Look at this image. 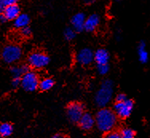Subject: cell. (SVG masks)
<instances>
[{"instance_id": "cell-1", "label": "cell", "mask_w": 150, "mask_h": 138, "mask_svg": "<svg viewBox=\"0 0 150 138\" xmlns=\"http://www.w3.org/2000/svg\"><path fill=\"white\" fill-rule=\"evenodd\" d=\"M117 120V119L115 112L104 107L97 113L95 117V125L101 132L107 133L113 130L115 128Z\"/></svg>"}, {"instance_id": "cell-2", "label": "cell", "mask_w": 150, "mask_h": 138, "mask_svg": "<svg viewBox=\"0 0 150 138\" xmlns=\"http://www.w3.org/2000/svg\"><path fill=\"white\" fill-rule=\"evenodd\" d=\"M113 93V85L112 81L105 80L101 85L95 96V102L97 105L104 108L109 105L112 100Z\"/></svg>"}, {"instance_id": "cell-3", "label": "cell", "mask_w": 150, "mask_h": 138, "mask_svg": "<svg viewBox=\"0 0 150 138\" xmlns=\"http://www.w3.org/2000/svg\"><path fill=\"white\" fill-rule=\"evenodd\" d=\"M22 57V50L16 45H7L3 49L2 58L6 63H15Z\"/></svg>"}, {"instance_id": "cell-4", "label": "cell", "mask_w": 150, "mask_h": 138, "mask_svg": "<svg viewBox=\"0 0 150 138\" xmlns=\"http://www.w3.org/2000/svg\"><path fill=\"white\" fill-rule=\"evenodd\" d=\"M39 78L34 71H27L21 78V86L27 92H33L38 88Z\"/></svg>"}, {"instance_id": "cell-5", "label": "cell", "mask_w": 150, "mask_h": 138, "mask_svg": "<svg viewBox=\"0 0 150 138\" xmlns=\"http://www.w3.org/2000/svg\"><path fill=\"white\" fill-rule=\"evenodd\" d=\"M49 62V57L40 51L33 52L28 58V63L34 69H42L46 67Z\"/></svg>"}, {"instance_id": "cell-6", "label": "cell", "mask_w": 150, "mask_h": 138, "mask_svg": "<svg viewBox=\"0 0 150 138\" xmlns=\"http://www.w3.org/2000/svg\"><path fill=\"white\" fill-rule=\"evenodd\" d=\"M133 101L129 99H126L123 101H117L114 105V112L117 117L125 119L129 117L133 111Z\"/></svg>"}, {"instance_id": "cell-7", "label": "cell", "mask_w": 150, "mask_h": 138, "mask_svg": "<svg viewBox=\"0 0 150 138\" xmlns=\"http://www.w3.org/2000/svg\"><path fill=\"white\" fill-rule=\"evenodd\" d=\"M84 105L79 102H72L67 107V113L69 121L72 122H78L84 114Z\"/></svg>"}, {"instance_id": "cell-8", "label": "cell", "mask_w": 150, "mask_h": 138, "mask_svg": "<svg viewBox=\"0 0 150 138\" xmlns=\"http://www.w3.org/2000/svg\"><path fill=\"white\" fill-rule=\"evenodd\" d=\"M76 59L78 63L82 66H88L94 60V54L89 48H84L78 51Z\"/></svg>"}, {"instance_id": "cell-9", "label": "cell", "mask_w": 150, "mask_h": 138, "mask_svg": "<svg viewBox=\"0 0 150 138\" xmlns=\"http://www.w3.org/2000/svg\"><path fill=\"white\" fill-rule=\"evenodd\" d=\"M79 126L81 127V130H90L93 129V127L95 125V118L93 117L89 113H84V114L81 116L80 120L78 121Z\"/></svg>"}, {"instance_id": "cell-10", "label": "cell", "mask_w": 150, "mask_h": 138, "mask_svg": "<svg viewBox=\"0 0 150 138\" xmlns=\"http://www.w3.org/2000/svg\"><path fill=\"white\" fill-rule=\"evenodd\" d=\"M3 14L7 20H15L20 15V8L16 4L8 5L5 6Z\"/></svg>"}, {"instance_id": "cell-11", "label": "cell", "mask_w": 150, "mask_h": 138, "mask_svg": "<svg viewBox=\"0 0 150 138\" xmlns=\"http://www.w3.org/2000/svg\"><path fill=\"white\" fill-rule=\"evenodd\" d=\"M85 22H86V16L83 13H78L74 15L71 20L73 29L75 31L80 32L84 30L85 26Z\"/></svg>"}, {"instance_id": "cell-12", "label": "cell", "mask_w": 150, "mask_h": 138, "mask_svg": "<svg viewBox=\"0 0 150 138\" xmlns=\"http://www.w3.org/2000/svg\"><path fill=\"white\" fill-rule=\"evenodd\" d=\"M99 23H100L99 16L98 15H91L87 18H86L84 30L89 32L94 31L99 26Z\"/></svg>"}, {"instance_id": "cell-13", "label": "cell", "mask_w": 150, "mask_h": 138, "mask_svg": "<svg viewBox=\"0 0 150 138\" xmlns=\"http://www.w3.org/2000/svg\"><path fill=\"white\" fill-rule=\"evenodd\" d=\"M94 61L98 65L106 64L110 61V54L105 49H99L94 54Z\"/></svg>"}, {"instance_id": "cell-14", "label": "cell", "mask_w": 150, "mask_h": 138, "mask_svg": "<svg viewBox=\"0 0 150 138\" xmlns=\"http://www.w3.org/2000/svg\"><path fill=\"white\" fill-rule=\"evenodd\" d=\"M14 22V25L17 29H22L25 26H28L30 23V18L29 16L26 14H20Z\"/></svg>"}, {"instance_id": "cell-15", "label": "cell", "mask_w": 150, "mask_h": 138, "mask_svg": "<svg viewBox=\"0 0 150 138\" xmlns=\"http://www.w3.org/2000/svg\"><path fill=\"white\" fill-rule=\"evenodd\" d=\"M137 53L140 62L142 63H146L149 60V54L146 50V44L144 42H141V43L139 44Z\"/></svg>"}, {"instance_id": "cell-16", "label": "cell", "mask_w": 150, "mask_h": 138, "mask_svg": "<svg viewBox=\"0 0 150 138\" xmlns=\"http://www.w3.org/2000/svg\"><path fill=\"white\" fill-rule=\"evenodd\" d=\"M29 69L26 66H15L12 67L11 72L14 78H22V76Z\"/></svg>"}, {"instance_id": "cell-17", "label": "cell", "mask_w": 150, "mask_h": 138, "mask_svg": "<svg viewBox=\"0 0 150 138\" xmlns=\"http://www.w3.org/2000/svg\"><path fill=\"white\" fill-rule=\"evenodd\" d=\"M54 80L52 78H45L39 81L38 88H40L43 91H47V90H50L54 86Z\"/></svg>"}, {"instance_id": "cell-18", "label": "cell", "mask_w": 150, "mask_h": 138, "mask_svg": "<svg viewBox=\"0 0 150 138\" xmlns=\"http://www.w3.org/2000/svg\"><path fill=\"white\" fill-rule=\"evenodd\" d=\"M13 127L11 124L3 123L0 125V135L2 137H7L11 135Z\"/></svg>"}, {"instance_id": "cell-19", "label": "cell", "mask_w": 150, "mask_h": 138, "mask_svg": "<svg viewBox=\"0 0 150 138\" xmlns=\"http://www.w3.org/2000/svg\"><path fill=\"white\" fill-rule=\"evenodd\" d=\"M121 138H133L135 137V131L130 128H124L120 131Z\"/></svg>"}, {"instance_id": "cell-20", "label": "cell", "mask_w": 150, "mask_h": 138, "mask_svg": "<svg viewBox=\"0 0 150 138\" xmlns=\"http://www.w3.org/2000/svg\"><path fill=\"white\" fill-rule=\"evenodd\" d=\"M64 36L65 38L68 41L73 40L75 38V30L73 28H67L64 31Z\"/></svg>"}, {"instance_id": "cell-21", "label": "cell", "mask_w": 150, "mask_h": 138, "mask_svg": "<svg viewBox=\"0 0 150 138\" xmlns=\"http://www.w3.org/2000/svg\"><path fill=\"white\" fill-rule=\"evenodd\" d=\"M110 70V66L106 64H100L98 65V71L101 75H105Z\"/></svg>"}, {"instance_id": "cell-22", "label": "cell", "mask_w": 150, "mask_h": 138, "mask_svg": "<svg viewBox=\"0 0 150 138\" xmlns=\"http://www.w3.org/2000/svg\"><path fill=\"white\" fill-rule=\"evenodd\" d=\"M107 138H121L120 132H117V131H110V132H107L105 135Z\"/></svg>"}, {"instance_id": "cell-23", "label": "cell", "mask_w": 150, "mask_h": 138, "mask_svg": "<svg viewBox=\"0 0 150 138\" xmlns=\"http://www.w3.org/2000/svg\"><path fill=\"white\" fill-rule=\"evenodd\" d=\"M21 34L24 37H29L31 35V30L30 29L28 26H25L21 29Z\"/></svg>"}, {"instance_id": "cell-24", "label": "cell", "mask_w": 150, "mask_h": 138, "mask_svg": "<svg viewBox=\"0 0 150 138\" xmlns=\"http://www.w3.org/2000/svg\"><path fill=\"white\" fill-rule=\"evenodd\" d=\"M21 85V78H14L12 81V86L14 87H18Z\"/></svg>"}, {"instance_id": "cell-25", "label": "cell", "mask_w": 150, "mask_h": 138, "mask_svg": "<svg viewBox=\"0 0 150 138\" xmlns=\"http://www.w3.org/2000/svg\"><path fill=\"white\" fill-rule=\"evenodd\" d=\"M126 99H127V98H126V96L124 93H119L116 97V101H123L125 100H126Z\"/></svg>"}, {"instance_id": "cell-26", "label": "cell", "mask_w": 150, "mask_h": 138, "mask_svg": "<svg viewBox=\"0 0 150 138\" xmlns=\"http://www.w3.org/2000/svg\"><path fill=\"white\" fill-rule=\"evenodd\" d=\"M17 2H18V0H3V3H4V4H5V6L16 4Z\"/></svg>"}, {"instance_id": "cell-27", "label": "cell", "mask_w": 150, "mask_h": 138, "mask_svg": "<svg viewBox=\"0 0 150 138\" xmlns=\"http://www.w3.org/2000/svg\"><path fill=\"white\" fill-rule=\"evenodd\" d=\"M5 4L3 3V0H0V15L3 14V10L5 8Z\"/></svg>"}, {"instance_id": "cell-28", "label": "cell", "mask_w": 150, "mask_h": 138, "mask_svg": "<svg viewBox=\"0 0 150 138\" xmlns=\"http://www.w3.org/2000/svg\"><path fill=\"white\" fill-rule=\"evenodd\" d=\"M6 20H7V19H6V17L4 16V15H3V14H1V15H0V23H4Z\"/></svg>"}, {"instance_id": "cell-29", "label": "cell", "mask_w": 150, "mask_h": 138, "mask_svg": "<svg viewBox=\"0 0 150 138\" xmlns=\"http://www.w3.org/2000/svg\"><path fill=\"white\" fill-rule=\"evenodd\" d=\"M63 137V135H62L60 133H57L55 135L53 136V138H62Z\"/></svg>"}, {"instance_id": "cell-30", "label": "cell", "mask_w": 150, "mask_h": 138, "mask_svg": "<svg viewBox=\"0 0 150 138\" xmlns=\"http://www.w3.org/2000/svg\"><path fill=\"white\" fill-rule=\"evenodd\" d=\"M84 2H85V3H88V4H89V3H91L93 2V0H83Z\"/></svg>"}, {"instance_id": "cell-31", "label": "cell", "mask_w": 150, "mask_h": 138, "mask_svg": "<svg viewBox=\"0 0 150 138\" xmlns=\"http://www.w3.org/2000/svg\"><path fill=\"white\" fill-rule=\"evenodd\" d=\"M117 1H120V0H117Z\"/></svg>"}, {"instance_id": "cell-32", "label": "cell", "mask_w": 150, "mask_h": 138, "mask_svg": "<svg viewBox=\"0 0 150 138\" xmlns=\"http://www.w3.org/2000/svg\"><path fill=\"white\" fill-rule=\"evenodd\" d=\"M0 137H1V135H0Z\"/></svg>"}]
</instances>
